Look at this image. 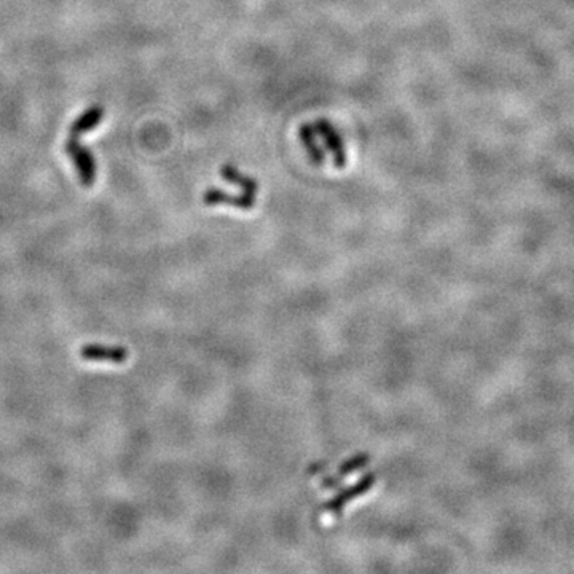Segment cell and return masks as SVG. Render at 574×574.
Here are the masks:
<instances>
[{"instance_id":"277c9868","label":"cell","mask_w":574,"mask_h":574,"mask_svg":"<svg viewBox=\"0 0 574 574\" xmlns=\"http://www.w3.org/2000/svg\"><path fill=\"white\" fill-rule=\"evenodd\" d=\"M222 175H224L225 180H229L231 184H236L240 185L245 191L246 196H249V198L256 200L257 198V190H258V184L256 179L249 178V175H245L241 174L240 171H238L233 164H225L224 168H222Z\"/></svg>"},{"instance_id":"8992f818","label":"cell","mask_w":574,"mask_h":574,"mask_svg":"<svg viewBox=\"0 0 574 574\" xmlns=\"http://www.w3.org/2000/svg\"><path fill=\"white\" fill-rule=\"evenodd\" d=\"M300 139H302L303 147L307 149L312 162L316 164H323L325 153L323 147L316 142V131H314L313 125H302V128H300Z\"/></svg>"},{"instance_id":"5b68a950","label":"cell","mask_w":574,"mask_h":574,"mask_svg":"<svg viewBox=\"0 0 574 574\" xmlns=\"http://www.w3.org/2000/svg\"><path fill=\"white\" fill-rule=\"evenodd\" d=\"M204 203L208 206L229 203V204L236 206V208H241V209L254 208V201L245 198L242 195L241 196H233V195L224 193L222 190H216V189H209L208 191H206V193H204Z\"/></svg>"},{"instance_id":"3957f363","label":"cell","mask_w":574,"mask_h":574,"mask_svg":"<svg viewBox=\"0 0 574 574\" xmlns=\"http://www.w3.org/2000/svg\"><path fill=\"white\" fill-rule=\"evenodd\" d=\"M314 131H316L318 136L324 139L325 147H327L334 155V164L335 168H345L346 164V149L345 144L341 141L340 134L335 131V128L330 125L327 120H319L314 123Z\"/></svg>"},{"instance_id":"7a4b0ae2","label":"cell","mask_w":574,"mask_h":574,"mask_svg":"<svg viewBox=\"0 0 574 574\" xmlns=\"http://www.w3.org/2000/svg\"><path fill=\"white\" fill-rule=\"evenodd\" d=\"M129 351L125 346H108L99 343H88L80 348V358L90 362H112L123 364L128 361Z\"/></svg>"},{"instance_id":"6da1fadb","label":"cell","mask_w":574,"mask_h":574,"mask_svg":"<svg viewBox=\"0 0 574 574\" xmlns=\"http://www.w3.org/2000/svg\"><path fill=\"white\" fill-rule=\"evenodd\" d=\"M104 117V108L90 107L85 111L77 120L72 123L69 137L66 142V153L69 155L72 162L75 164V169L79 171L80 184L84 187H91L95 184L96 178V162L93 158L90 150L80 144V136L91 129H95Z\"/></svg>"}]
</instances>
